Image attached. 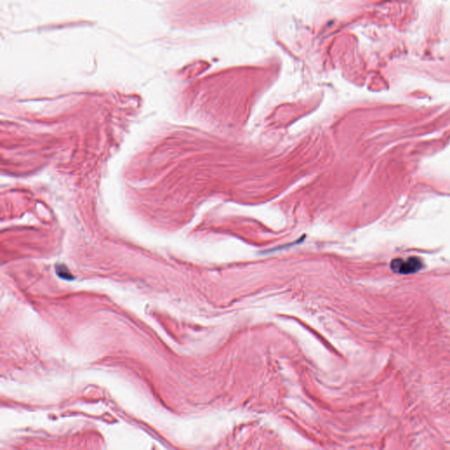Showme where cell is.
Returning a JSON list of instances; mask_svg holds the SVG:
<instances>
[{"label":"cell","mask_w":450,"mask_h":450,"mask_svg":"<svg viewBox=\"0 0 450 450\" xmlns=\"http://www.w3.org/2000/svg\"><path fill=\"white\" fill-rule=\"evenodd\" d=\"M423 264L419 258L411 257L407 260L396 259L390 263L391 270L400 275H412L422 268Z\"/></svg>","instance_id":"cell-1"},{"label":"cell","mask_w":450,"mask_h":450,"mask_svg":"<svg viewBox=\"0 0 450 450\" xmlns=\"http://www.w3.org/2000/svg\"><path fill=\"white\" fill-rule=\"evenodd\" d=\"M56 274L62 279L65 280H71V274L70 273L69 270L65 267V266H57L56 268Z\"/></svg>","instance_id":"cell-2"}]
</instances>
